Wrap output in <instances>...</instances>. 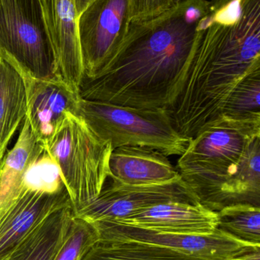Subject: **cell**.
I'll return each instance as SVG.
<instances>
[{
  "mask_svg": "<svg viewBox=\"0 0 260 260\" xmlns=\"http://www.w3.org/2000/svg\"><path fill=\"white\" fill-rule=\"evenodd\" d=\"M167 157L148 147H118L110 155L109 178L128 185L175 181L181 178V175Z\"/></svg>",
  "mask_w": 260,
  "mask_h": 260,
  "instance_id": "obj_13",
  "label": "cell"
},
{
  "mask_svg": "<svg viewBox=\"0 0 260 260\" xmlns=\"http://www.w3.org/2000/svg\"><path fill=\"white\" fill-rule=\"evenodd\" d=\"M99 241L94 226L73 215L67 238L54 260H82Z\"/></svg>",
  "mask_w": 260,
  "mask_h": 260,
  "instance_id": "obj_21",
  "label": "cell"
},
{
  "mask_svg": "<svg viewBox=\"0 0 260 260\" xmlns=\"http://www.w3.org/2000/svg\"><path fill=\"white\" fill-rule=\"evenodd\" d=\"M167 202L198 203L182 177L151 185H128L111 180L96 198L73 209V215L88 222L115 221Z\"/></svg>",
  "mask_w": 260,
  "mask_h": 260,
  "instance_id": "obj_8",
  "label": "cell"
},
{
  "mask_svg": "<svg viewBox=\"0 0 260 260\" xmlns=\"http://www.w3.org/2000/svg\"><path fill=\"white\" fill-rule=\"evenodd\" d=\"M82 260H203L177 250L137 241H99Z\"/></svg>",
  "mask_w": 260,
  "mask_h": 260,
  "instance_id": "obj_17",
  "label": "cell"
},
{
  "mask_svg": "<svg viewBox=\"0 0 260 260\" xmlns=\"http://www.w3.org/2000/svg\"><path fill=\"white\" fill-rule=\"evenodd\" d=\"M54 52L55 76L79 94L84 68L75 0H41Z\"/></svg>",
  "mask_w": 260,
  "mask_h": 260,
  "instance_id": "obj_11",
  "label": "cell"
},
{
  "mask_svg": "<svg viewBox=\"0 0 260 260\" xmlns=\"http://www.w3.org/2000/svg\"><path fill=\"white\" fill-rule=\"evenodd\" d=\"M217 214V230L247 245L260 247V207L237 204L224 208Z\"/></svg>",
  "mask_w": 260,
  "mask_h": 260,
  "instance_id": "obj_18",
  "label": "cell"
},
{
  "mask_svg": "<svg viewBox=\"0 0 260 260\" xmlns=\"http://www.w3.org/2000/svg\"><path fill=\"white\" fill-rule=\"evenodd\" d=\"M27 114L25 85L21 73L0 57V157Z\"/></svg>",
  "mask_w": 260,
  "mask_h": 260,
  "instance_id": "obj_16",
  "label": "cell"
},
{
  "mask_svg": "<svg viewBox=\"0 0 260 260\" xmlns=\"http://www.w3.org/2000/svg\"><path fill=\"white\" fill-rule=\"evenodd\" d=\"M130 24L128 0H94L78 16L84 79L99 77L109 68Z\"/></svg>",
  "mask_w": 260,
  "mask_h": 260,
  "instance_id": "obj_7",
  "label": "cell"
},
{
  "mask_svg": "<svg viewBox=\"0 0 260 260\" xmlns=\"http://www.w3.org/2000/svg\"><path fill=\"white\" fill-rule=\"evenodd\" d=\"M228 260H260V247H250Z\"/></svg>",
  "mask_w": 260,
  "mask_h": 260,
  "instance_id": "obj_23",
  "label": "cell"
},
{
  "mask_svg": "<svg viewBox=\"0 0 260 260\" xmlns=\"http://www.w3.org/2000/svg\"><path fill=\"white\" fill-rule=\"evenodd\" d=\"M44 149L56 162L73 209L96 198L110 177L113 148L85 120L68 114Z\"/></svg>",
  "mask_w": 260,
  "mask_h": 260,
  "instance_id": "obj_4",
  "label": "cell"
},
{
  "mask_svg": "<svg viewBox=\"0 0 260 260\" xmlns=\"http://www.w3.org/2000/svg\"><path fill=\"white\" fill-rule=\"evenodd\" d=\"M76 115L113 149L122 146L154 148L165 155H182L191 139L174 127L166 110L119 106L79 99Z\"/></svg>",
  "mask_w": 260,
  "mask_h": 260,
  "instance_id": "obj_5",
  "label": "cell"
},
{
  "mask_svg": "<svg viewBox=\"0 0 260 260\" xmlns=\"http://www.w3.org/2000/svg\"><path fill=\"white\" fill-rule=\"evenodd\" d=\"M260 69L249 73L234 88L221 115L242 117L260 113Z\"/></svg>",
  "mask_w": 260,
  "mask_h": 260,
  "instance_id": "obj_20",
  "label": "cell"
},
{
  "mask_svg": "<svg viewBox=\"0 0 260 260\" xmlns=\"http://www.w3.org/2000/svg\"><path fill=\"white\" fill-rule=\"evenodd\" d=\"M73 217V207L70 206L37 224L11 249V260H54L67 238Z\"/></svg>",
  "mask_w": 260,
  "mask_h": 260,
  "instance_id": "obj_15",
  "label": "cell"
},
{
  "mask_svg": "<svg viewBox=\"0 0 260 260\" xmlns=\"http://www.w3.org/2000/svg\"><path fill=\"white\" fill-rule=\"evenodd\" d=\"M3 157H0V171H1L2 165H3Z\"/></svg>",
  "mask_w": 260,
  "mask_h": 260,
  "instance_id": "obj_26",
  "label": "cell"
},
{
  "mask_svg": "<svg viewBox=\"0 0 260 260\" xmlns=\"http://www.w3.org/2000/svg\"><path fill=\"white\" fill-rule=\"evenodd\" d=\"M209 1L184 83L166 110L177 131L189 139L220 117L238 82L260 69V0Z\"/></svg>",
  "mask_w": 260,
  "mask_h": 260,
  "instance_id": "obj_2",
  "label": "cell"
},
{
  "mask_svg": "<svg viewBox=\"0 0 260 260\" xmlns=\"http://www.w3.org/2000/svg\"><path fill=\"white\" fill-rule=\"evenodd\" d=\"M0 57L36 79L56 77L41 0H0Z\"/></svg>",
  "mask_w": 260,
  "mask_h": 260,
  "instance_id": "obj_6",
  "label": "cell"
},
{
  "mask_svg": "<svg viewBox=\"0 0 260 260\" xmlns=\"http://www.w3.org/2000/svg\"><path fill=\"white\" fill-rule=\"evenodd\" d=\"M99 241H137L168 247L203 260H228L251 246L217 230L212 235L159 233L109 221L90 222Z\"/></svg>",
  "mask_w": 260,
  "mask_h": 260,
  "instance_id": "obj_9",
  "label": "cell"
},
{
  "mask_svg": "<svg viewBox=\"0 0 260 260\" xmlns=\"http://www.w3.org/2000/svg\"><path fill=\"white\" fill-rule=\"evenodd\" d=\"M131 22L148 21L178 6L183 0H128Z\"/></svg>",
  "mask_w": 260,
  "mask_h": 260,
  "instance_id": "obj_22",
  "label": "cell"
},
{
  "mask_svg": "<svg viewBox=\"0 0 260 260\" xmlns=\"http://www.w3.org/2000/svg\"><path fill=\"white\" fill-rule=\"evenodd\" d=\"M0 260H11V250L4 254L0 255Z\"/></svg>",
  "mask_w": 260,
  "mask_h": 260,
  "instance_id": "obj_25",
  "label": "cell"
},
{
  "mask_svg": "<svg viewBox=\"0 0 260 260\" xmlns=\"http://www.w3.org/2000/svg\"><path fill=\"white\" fill-rule=\"evenodd\" d=\"M108 221L159 233L209 235L216 231L218 218L217 212L199 203L167 202Z\"/></svg>",
  "mask_w": 260,
  "mask_h": 260,
  "instance_id": "obj_12",
  "label": "cell"
},
{
  "mask_svg": "<svg viewBox=\"0 0 260 260\" xmlns=\"http://www.w3.org/2000/svg\"><path fill=\"white\" fill-rule=\"evenodd\" d=\"M20 73L25 85L26 118L38 142L45 145L66 116L76 114L80 96L58 78L40 79Z\"/></svg>",
  "mask_w": 260,
  "mask_h": 260,
  "instance_id": "obj_10",
  "label": "cell"
},
{
  "mask_svg": "<svg viewBox=\"0 0 260 260\" xmlns=\"http://www.w3.org/2000/svg\"><path fill=\"white\" fill-rule=\"evenodd\" d=\"M258 136L260 113L221 115L199 129L176 167L197 203L218 212L244 202L245 189L239 167Z\"/></svg>",
  "mask_w": 260,
  "mask_h": 260,
  "instance_id": "obj_3",
  "label": "cell"
},
{
  "mask_svg": "<svg viewBox=\"0 0 260 260\" xmlns=\"http://www.w3.org/2000/svg\"><path fill=\"white\" fill-rule=\"evenodd\" d=\"M209 11V0H183L157 18L131 22L109 68L82 81L81 99L166 111L181 91Z\"/></svg>",
  "mask_w": 260,
  "mask_h": 260,
  "instance_id": "obj_1",
  "label": "cell"
},
{
  "mask_svg": "<svg viewBox=\"0 0 260 260\" xmlns=\"http://www.w3.org/2000/svg\"><path fill=\"white\" fill-rule=\"evenodd\" d=\"M23 183L27 191L46 194L65 188L59 166L45 149L26 170Z\"/></svg>",
  "mask_w": 260,
  "mask_h": 260,
  "instance_id": "obj_19",
  "label": "cell"
},
{
  "mask_svg": "<svg viewBox=\"0 0 260 260\" xmlns=\"http://www.w3.org/2000/svg\"><path fill=\"white\" fill-rule=\"evenodd\" d=\"M94 0H75L76 5V15L77 17L85 10V8Z\"/></svg>",
  "mask_w": 260,
  "mask_h": 260,
  "instance_id": "obj_24",
  "label": "cell"
},
{
  "mask_svg": "<svg viewBox=\"0 0 260 260\" xmlns=\"http://www.w3.org/2000/svg\"><path fill=\"white\" fill-rule=\"evenodd\" d=\"M70 206L66 187L55 194L25 191L0 219V255L15 247L37 224Z\"/></svg>",
  "mask_w": 260,
  "mask_h": 260,
  "instance_id": "obj_14",
  "label": "cell"
}]
</instances>
